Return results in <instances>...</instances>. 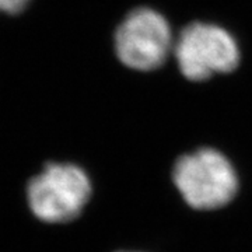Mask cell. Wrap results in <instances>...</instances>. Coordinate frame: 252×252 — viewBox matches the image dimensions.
Returning a JSON list of instances; mask_svg holds the SVG:
<instances>
[{
    "label": "cell",
    "mask_w": 252,
    "mask_h": 252,
    "mask_svg": "<svg viewBox=\"0 0 252 252\" xmlns=\"http://www.w3.org/2000/svg\"><path fill=\"white\" fill-rule=\"evenodd\" d=\"M121 252H127V251H121ZM132 252H135V251H132Z\"/></svg>",
    "instance_id": "cell-6"
},
{
    "label": "cell",
    "mask_w": 252,
    "mask_h": 252,
    "mask_svg": "<svg viewBox=\"0 0 252 252\" xmlns=\"http://www.w3.org/2000/svg\"><path fill=\"white\" fill-rule=\"evenodd\" d=\"M171 177L185 203L196 210L225 206L238 190V175L228 154L210 144L175 157Z\"/></svg>",
    "instance_id": "cell-1"
},
{
    "label": "cell",
    "mask_w": 252,
    "mask_h": 252,
    "mask_svg": "<svg viewBox=\"0 0 252 252\" xmlns=\"http://www.w3.org/2000/svg\"><path fill=\"white\" fill-rule=\"evenodd\" d=\"M175 28L160 10L139 6L127 11L114 31V52L126 69L152 73L171 62Z\"/></svg>",
    "instance_id": "cell-3"
},
{
    "label": "cell",
    "mask_w": 252,
    "mask_h": 252,
    "mask_svg": "<svg viewBox=\"0 0 252 252\" xmlns=\"http://www.w3.org/2000/svg\"><path fill=\"white\" fill-rule=\"evenodd\" d=\"M172 62L192 83H206L237 70L241 63V46L224 26L195 20L175 34Z\"/></svg>",
    "instance_id": "cell-2"
},
{
    "label": "cell",
    "mask_w": 252,
    "mask_h": 252,
    "mask_svg": "<svg viewBox=\"0 0 252 252\" xmlns=\"http://www.w3.org/2000/svg\"><path fill=\"white\" fill-rule=\"evenodd\" d=\"M91 195L87 172L73 162H49L28 182L31 212L46 223H66L79 216Z\"/></svg>",
    "instance_id": "cell-4"
},
{
    "label": "cell",
    "mask_w": 252,
    "mask_h": 252,
    "mask_svg": "<svg viewBox=\"0 0 252 252\" xmlns=\"http://www.w3.org/2000/svg\"><path fill=\"white\" fill-rule=\"evenodd\" d=\"M32 0H0V14L16 16L26 11Z\"/></svg>",
    "instance_id": "cell-5"
}]
</instances>
